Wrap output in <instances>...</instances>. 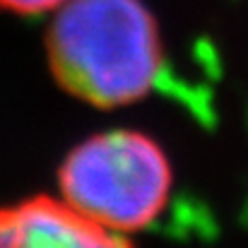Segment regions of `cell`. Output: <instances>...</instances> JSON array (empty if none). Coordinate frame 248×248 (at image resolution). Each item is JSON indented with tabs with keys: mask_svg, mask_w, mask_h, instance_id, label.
Wrapping results in <instances>:
<instances>
[{
	"mask_svg": "<svg viewBox=\"0 0 248 248\" xmlns=\"http://www.w3.org/2000/svg\"><path fill=\"white\" fill-rule=\"evenodd\" d=\"M193 58H195L198 68L202 70V75L207 80H212V82L215 80H222V75H224V58H222L219 48L212 41L200 39L195 44V48H193Z\"/></svg>",
	"mask_w": 248,
	"mask_h": 248,
	"instance_id": "8992f818",
	"label": "cell"
},
{
	"mask_svg": "<svg viewBox=\"0 0 248 248\" xmlns=\"http://www.w3.org/2000/svg\"><path fill=\"white\" fill-rule=\"evenodd\" d=\"M0 248H133L125 234L78 215L63 198H29L0 207Z\"/></svg>",
	"mask_w": 248,
	"mask_h": 248,
	"instance_id": "3957f363",
	"label": "cell"
},
{
	"mask_svg": "<svg viewBox=\"0 0 248 248\" xmlns=\"http://www.w3.org/2000/svg\"><path fill=\"white\" fill-rule=\"evenodd\" d=\"M46 46L58 82L101 108L155 92L164 68L159 29L142 0H68L53 12Z\"/></svg>",
	"mask_w": 248,
	"mask_h": 248,
	"instance_id": "6da1fadb",
	"label": "cell"
},
{
	"mask_svg": "<svg viewBox=\"0 0 248 248\" xmlns=\"http://www.w3.org/2000/svg\"><path fill=\"white\" fill-rule=\"evenodd\" d=\"M166 210H171V215H173V227H176L178 236L193 234L202 241H215L219 236V222L205 202H200L190 195H181L176 200L171 198Z\"/></svg>",
	"mask_w": 248,
	"mask_h": 248,
	"instance_id": "5b68a950",
	"label": "cell"
},
{
	"mask_svg": "<svg viewBox=\"0 0 248 248\" xmlns=\"http://www.w3.org/2000/svg\"><path fill=\"white\" fill-rule=\"evenodd\" d=\"M155 92H164L169 96H173L176 101H181L188 108V113L207 130H212L219 123V113H217V106H215V94L207 84H190L186 80H178L164 65L162 73L157 75Z\"/></svg>",
	"mask_w": 248,
	"mask_h": 248,
	"instance_id": "277c9868",
	"label": "cell"
},
{
	"mask_svg": "<svg viewBox=\"0 0 248 248\" xmlns=\"http://www.w3.org/2000/svg\"><path fill=\"white\" fill-rule=\"evenodd\" d=\"M63 2L68 0H0V7L15 15H27V17H36V15H46V12H56Z\"/></svg>",
	"mask_w": 248,
	"mask_h": 248,
	"instance_id": "52a82bcc",
	"label": "cell"
},
{
	"mask_svg": "<svg viewBox=\"0 0 248 248\" xmlns=\"http://www.w3.org/2000/svg\"><path fill=\"white\" fill-rule=\"evenodd\" d=\"M171 188L164 150L130 128L87 138L61 166V198L84 219L125 236L164 217Z\"/></svg>",
	"mask_w": 248,
	"mask_h": 248,
	"instance_id": "7a4b0ae2",
	"label": "cell"
},
{
	"mask_svg": "<svg viewBox=\"0 0 248 248\" xmlns=\"http://www.w3.org/2000/svg\"><path fill=\"white\" fill-rule=\"evenodd\" d=\"M239 222H241V227H246L248 229V200L244 202V207H241V215H239Z\"/></svg>",
	"mask_w": 248,
	"mask_h": 248,
	"instance_id": "ba28073f",
	"label": "cell"
}]
</instances>
